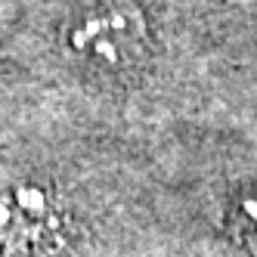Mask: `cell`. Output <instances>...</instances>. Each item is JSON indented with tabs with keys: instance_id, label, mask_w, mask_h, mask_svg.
<instances>
[{
	"instance_id": "obj_1",
	"label": "cell",
	"mask_w": 257,
	"mask_h": 257,
	"mask_svg": "<svg viewBox=\"0 0 257 257\" xmlns=\"http://www.w3.org/2000/svg\"><path fill=\"white\" fill-rule=\"evenodd\" d=\"M140 38V25L137 19H131L124 10L105 13V16H93L87 19L78 31H75V47L84 53H93L96 59L108 62V65H121L131 59V53L137 47Z\"/></svg>"
},
{
	"instance_id": "obj_2",
	"label": "cell",
	"mask_w": 257,
	"mask_h": 257,
	"mask_svg": "<svg viewBox=\"0 0 257 257\" xmlns=\"http://www.w3.org/2000/svg\"><path fill=\"white\" fill-rule=\"evenodd\" d=\"M238 232H242L245 245L257 254V195H248L238 205Z\"/></svg>"
}]
</instances>
